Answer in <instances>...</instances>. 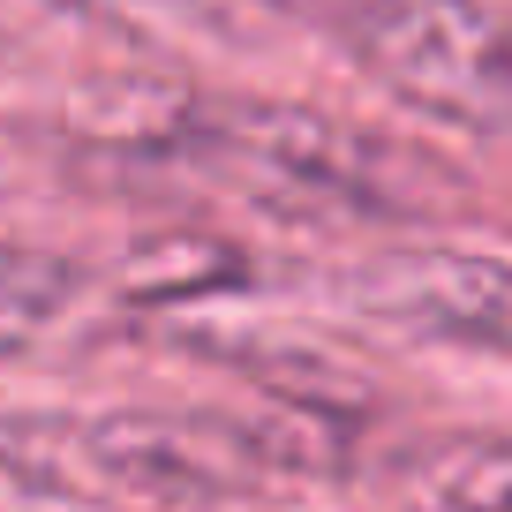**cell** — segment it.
<instances>
[{"label":"cell","instance_id":"obj_6","mask_svg":"<svg viewBox=\"0 0 512 512\" xmlns=\"http://www.w3.org/2000/svg\"><path fill=\"white\" fill-rule=\"evenodd\" d=\"M83 264L53 249H31V241H0V354L38 347L46 332H61L83 302Z\"/></svg>","mask_w":512,"mask_h":512},{"label":"cell","instance_id":"obj_7","mask_svg":"<svg viewBox=\"0 0 512 512\" xmlns=\"http://www.w3.org/2000/svg\"><path fill=\"white\" fill-rule=\"evenodd\" d=\"M0 151H8V136H0ZM0 189H8V159H0Z\"/></svg>","mask_w":512,"mask_h":512},{"label":"cell","instance_id":"obj_2","mask_svg":"<svg viewBox=\"0 0 512 512\" xmlns=\"http://www.w3.org/2000/svg\"><path fill=\"white\" fill-rule=\"evenodd\" d=\"M377 91L460 136H512V16L490 0H309Z\"/></svg>","mask_w":512,"mask_h":512},{"label":"cell","instance_id":"obj_3","mask_svg":"<svg viewBox=\"0 0 512 512\" xmlns=\"http://www.w3.org/2000/svg\"><path fill=\"white\" fill-rule=\"evenodd\" d=\"M83 467L98 482H113L121 497L144 505H226L249 497L264 482H279L264 467L249 415H159V407H128L106 415L76 437Z\"/></svg>","mask_w":512,"mask_h":512},{"label":"cell","instance_id":"obj_4","mask_svg":"<svg viewBox=\"0 0 512 512\" xmlns=\"http://www.w3.org/2000/svg\"><path fill=\"white\" fill-rule=\"evenodd\" d=\"M354 302L437 347L512 354V264L482 249H384L354 272Z\"/></svg>","mask_w":512,"mask_h":512},{"label":"cell","instance_id":"obj_5","mask_svg":"<svg viewBox=\"0 0 512 512\" xmlns=\"http://www.w3.org/2000/svg\"><path fill=\"white\" fill-rule=\"evenodd\" d=\"M415 512H512V437H437L407 460Z\"/></svg>","mask_w":512,"mask_h":512},{"label":"cell","instance_id":"obj_1","mask_svg":"<svg viewBox=\"0 0 512 512\" xmlns=\"http://www.w3.org/2000/svg\"><path fill=\"white\" fill-rule=\"evenodd\" d=\"M159 166L309 226H407L460 204L467 181L430 151L279 98H211L159 136Z\"/></svg>","mask_w":512,"mask_h":512}]
</instances>
